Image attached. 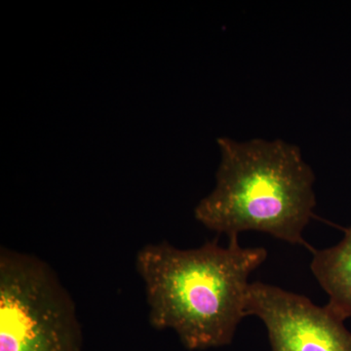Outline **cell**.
Masks as SVG:
<instances>
[{"label": "cell", "instance_id": "3957f363", "mask_svg": "<svg viewBox=\"0 0 351 351\" xmlns=\"http://www.w3.org/2000/svg\"><path fill=\"white\" fill-rule=\"evenodd\" d=\"M0 351H83L75 302L43 258L0 250Z\"/></svg>", "mask_w": 351, "mask_h": 351}, {"label": "cell", "instance_id": "277c9868", "mask_svg": "<svg viewBox=\"0 0 351 351\" xmlns=\"http://www.w3.org/2000/svg\"><path fill=\"white\" fill-rule=\"evenodd\" d=\"M246 316H257L267 328L271 351H351L345 320L327 306L277 286L252 282Z\"/></svg>", "mask_w": 351, "mask_h": 351}, {"label": "cell", "instance_id": "5b68a950", "mask_svg": "<svg viewBox=\"0 0 351 351\" xmlns=\"http://www.w3.org/2000/svg\"><path fill=\"white\" fill-rule=\"evenodd\" d=\"M311 269L329 297L326 306L341 319H351V226L338 244L314 249Z\"/></svg>", "mask_w": 351, "mask_h": 351}, {"label": "cell", "instance_id": "7a4b0ae2", "mask_svg": "<svg viewBox=\"0 0 351 351\" xmlns=\"http://www.w3.org/2000/svg\"><path fill=\"white\" fill-rule=\"evenodd\" d=\"M217 142L216 186L195 207V219L228 239L263 232L313 253L302 234L314 216L315 175L301 149L280 138Z\"/></svg>", "mask_w": 351, "mask_h": 351}, {"label": "cell", "instance_id": "6da1fadb", "mask_svg": "<svg viewBox=\"0 0 351 351\" xmlns=\"http://www.w3.org/2000/svg\"><path fill=\"white\" fill-rule=\"evenodd\" d=\"M267 258L263 247L221 246L217 239L193 249L168 242L149 244L136 256L149 320L172 330L184 348L204 350L230 345L246 317L249 277Z\"/></svg>", "mask_w": 351, "mask_h": 351}]
</instances>
